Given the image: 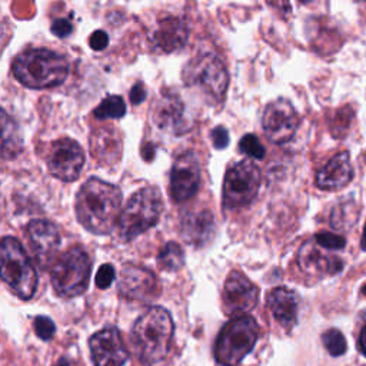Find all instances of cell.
I'll return each mask as SVG.
<instances>
[{
	"label": "cell",
	"mask_w": 366,
	"mask_h": 366,
	"mask_svg": "<svg viewBox=\"0 0 366 366\" xmlns=\"http://www.w3.org/2000/svg\"><path fill=\"white\" fill-rule=\"evenodd\" d=\"M146 99V89L142 83H137L130 90V102L133 104H140Z\"/></svg>",
	"instance_id": "e575fe53"
},
{
	"label": "cell",
	"mask_w": 366,
	"mask_h": 366,
	"mask_svg": "<svg viewBox=\"0 0 366 366\" xmlns=\"http://www.w3.org/2000/svg\"><path fill=\"white\" fill-rule=\"evenodd\" d=\"M46 162L54 177L61 182H74L81 173L84 153L76 140L63 137L53 143Z\"/></svg>",
	"instance_id": "7c38bea8"
},
{
	"label": "cell",
	"mask_w": 366,
	"mask_h": 366,
	"mask_svg": "<svg viewBox=\"0 0 366 366\" xmlns=\"http://www.w3.org/2000/svg\"><path fill=\"white\" fill-rule=\"evenodd\" d=\"M50 29H51L53 34H56V36L60 37V39H64V37H67V36L71 33L73 26H71V23H70L69 19L60 17V19H54V20H53Z\"/></svg>",
	"instance_id": "1f68e13d"
},
{
	"label": "cell",
	"mask_w": 366,
	"mask_h": 366,
	"mask_svg": "<svg viewBox=\"0 0 366 366\" xmlns=\"http://www.w3.org/2000/svg\"><path fill=\"white\" fill-rule=\"evenodd\" d=\"M0 273L3 282L20 299H30L37 287L36 270L20 242L6 236L0 246Z\"/></svg>",
	"instance_id": "5b68a950"
},
{
	"label": "cell",
	"mask_w": 366,
	"mask_h": 366,
	"mask_svg": "<svg viewBox=\"0 0 366 366\" xmlns=\"http://www.w3.org/2000/svg\"><path fill=\"white\" fill-rule=\"evenodd\" d=\"M122 192L117 186L92 177L86 180L76 194V216L80 224L94 233L107 234L119 223Z\"/></svg>",
	"instance_id": "6da1fadb"
},
{
	"label": "cell",
	"mask_w": 366,
	"mask_h": 366,
	"mask_svg": "<svg viewBox=\"0 0 366 366\" xmlns=\"http://www.w3.org/2000/svg\"><path fill=\"white\" fill-rule=\"evenodd\" d=\"M297 264L302 272L310 276L336 274L343 267V263L337 256L322 252L312 240L303 243L299 249Z\"/></svg>",
	"instance_id": "e0dca14e"
},
{
	"label": "cell",
	"mask_w": 366,
	"mask_h": 366,
	"mask_svg": "<svg viewBox=\"0 0 366 366\" xmlns=\"http://www.w3.org/2000/svg\"><path fill=\"white\" fill-rule=\"evenodd\" d=\"M360 247L363 250H366V224H365V229H363V234H362V240H360Z\"/></svg>",
	"instance_id": "8d00e7d4"
},
{
	"label": "cell",
	"mask_w": 366,
	"mask_h": 366,
	"mask_svg": "<svg viewBox=\"0 0 366 366\" xmlns=\"http://www.w3.org/2000/svg\"><path fill=\"white\" fill-rule=\"evenodd\" d=\"M315 242L327 250H340L346 244V240L343 236L335 234L330 232H319L315 236Z\"/></svg>",
	"instance_id": "f1b7e54d"
},
{
	"label": "cell",
	"mask_w": 366,
	"mask_h": 366,
	"mask_svg": "<svg viewBox=\"0 0 366 366\" xmlns=\"http://www.w3.org/2000/svg\"><path fill=\"white\" fill-rule=\"evenodd\" d=\"M200 184V163L194 150L180 153L172 164L170 170V196L176 203L192 199Z\"/></svg>",
	"instance_id": "8fae6325"
},
{
	"label": "cell",
	"mask_w": 366,
	"mask_h": 366,
	"mask_svg": "<svg viewBox=\"0 0 366 366\" xmlns=\"http://www.w3.org/2000/svg\"><path fill=\"white\" fill-rule=\"evenodd\" d=\"M156 290V277L154 274L136 264H126L122 269L119 280V292L127 299H150Z\"/></svg>",
	"instance_id": "ac0fdd59"
},
{
	"label": "cell",
	"mask_w": 366,
	"mask_h": 366,
	"mask_svg": "<svg viewBox=\"0 0 366 366\" xmlns=\"http://www.w3.org/2000/svg\"><path fill=\"white\" fill-rule=\"evenodd\" d=\"M353 177V166L347 152L335 154L317 173L316 186L322 190H339L347 186Z\"/></svg>",
	"instance_id": "d6986e66"
},
{
	"label": "cell",
	"mask_w": 366,
	"mask_h": 366,
	"mask_svg": "<svg viewBox=\"0 0 366 366\" xmlns=\"http://www.w3.org/2000/svg\"><path fill=\"white\" fill-rule=\"evenodd\" d=\"M180 227L187 243L203 246L214 234V219L207 209H192L182 216Z\"/></svg>",
	"instance_id": "ffe728a7"
},
{
	"label": "cell",
	"mask_w": 366,
	"mask_h": 366,
	"mask_svg": "<svg viewBox=\"0 0 366 366\" xmlns=\"http://www.w3.org/2000/svg\"><path fill=\"white\" fill-rule=\"evenodd\" d=\"M362 293H363V295H365V296H366V285H365V286H363V287H362Z\"/></svg>",
	"instance_id": "f35d334b"
},
{
	"label": "cell",
	"mask_w": 366,
	"mask_h": 366,
	"mask_svg": "<svg viewBox=\"0 0 366 366\" xmlns=\"http://www.w3.org/2000/svg\"><path fill=\"white\" fill-rule=\"evenodd\" d=\"M13 76L30 89L61 84L69 74L67 59L49 49H29L17 54L11 64Z\"/></svg>",
	"instance_id": "3957f363"
},
{
	"label": "cell",
	"mask_w": 366,
	"mask_h": 366,
	"mask_svg": "<svg viewBox=\"0 0 366 366\" xmlns=\"http://www.w3.org/2000/svg\"><path fill=\"white\" fill-rule=\"evenodd\" d=\"M183 74L187 84L200 87L213 102H219L224 97L229 84V73L223 61L214 53L203 51L192 59Z\"/></svg>",
	"instance_id": "ba28073f"
},
{
	"label": "cell",
	"mask_w": 366,
	"mask_h": 366,
	"mask_svg": "<svg viewBox=\"0 0 366 366\" xmlns=\"http://www.w3.org/2000/svg\"><path fill=\"white\" fill-rule=\"evenodd\" d=\"M259 336L256 320L247 315L237 316L227 322L220 330L216 345L214 357L223 366H236L253 349Z\"/></svg>",
	"instance_id": "52a82bcc"
},
{
	"label": "cell",
	"mask_w": 366,
	"mask_h": 366,
	"mask_svg": "<svg viewBox=\"0 0 366 366\" xmlns=\"http://www.w3.org/2000/svg\"><path fill=\"white\" fill-rule=\"evenodd\" d=\"M267 306L273 317L285 327L290 329L297 317V297L287 287H274L267 295Z\"/></svg>",
	"instance_id": "7402d4cb"
},
{
	"label": "cell",
	"mask_w": 366,
	"mask_h": 366,
	"mask_svg": "<svg viewBox=\"0 0 366 366\" xmlns=\"http://www.w3.org/2000/svg\"><path fill=\"white\" fill-rule=\"evenodd\" d=\"M89 254L79 246H73L60 253L50 266V279L54 292L61 297L81 295L90 277Z\"/></svg>",
	"instance_id": "8992f818"
},
{
	"label": "cell",
	"mask_w": 366,
	"mask_h": 366,
	"mask_svg": "<svg viewBox=\"0 0 366 366\" xmlns=\"http://www.w3.org/2000/svg\"><path fill=\"white\" fill-rule=\"evenodd\" d=\"M262 176L252 160H240L230 166L223 180V206L237 209L247 206L257 194Z\"/></svg>",
	"instance_id": "9c48e42d"
},
{
	"label": "cell",
	"mask_w": 366,
	"mask_h": 366,
	"mask_svg": "<svg viewBox=\"0 0 366 366\" xmlns=\"http://www.w3.org/2000/svg\"><path fill=\"white\" fill-rule=\"evenodd\" d=\"M222 296L227 315H242L256 306L259 289L243 273L232 272L224 282Z\"/></svg>",
	"instance_id": "4fadbf2b"
},
{
	"label": "cell",
	"mask_w": 366,
	"mask_h": 366,
	"mask_svg": "<svg viewBox=\"0 0 366 366\" xmlns=\"http://www.w3.org/2000/svg\"><path fill=\"white\" fill-rule=\"evenodd\" d=\"M114 280V269L112 264L106 263L99 267L97 274H96V285L99 289H107L112 282Z\"/></svg>",
	"instance_id": "4dcf8cb0"
},
{
	"label": "cell",
	"mask_w": 366,
	"mask_h": 366,
	"mask_svg": "<svg viewBox=\"0 0 366 366\" xmlns=\"http://www.w3.org/2000/svg\"><path fill=\"white\" fill-rule=\"evenodd\" d=\"M299 126V116L293 104L283 97L270 102L262 116V127L269 142L276 144L287 143Z\"/></svg>",
	"instance_id": "30bf717a"
},
{
	"label": "cell",
	"mask_w": 366,
	"mask_h": 366,
	"mask_svg": "<svg viewBox=\"0 0 366 366\" xmlns=\"http://www.w3.org/2000/svg\"><path fill=\"white\" fill-rule=\"evenodd\" d=\"M90 149L100 162L112 163L114 156L120 157V137L113 129H99L90 139Z\"/></svg>",
	"instance_id": "603a6c76"
},
{
	"label": "cell",
	"mask_w": 366,
	"mask_h": 366,
	"mask_svg": "<svg viewBox=\"0 0 366 366\" xmlns=\"http://www.w3.org/2000/svg\"><path fill=\"white\" fill-rule=\"evenodd\" d=\"M89 345L94 366H123L129 357L120 332L116 327H104L96 332Z\"/></svg>",
	"instance_id": "5bb4252c"
},
{
	"label": "cell",
	"mask_w": 366,
	"mask_h": 366,
	"mask_svg": "<svg viewBox=\"0 0 366 366\" xmlns=\"http://www.w3.org/2000/svg\"><path fill=\"white\" fill-rule=\"evenodd\" d=\"M27 237L31 249L40 257H49L60 243V234L57 227L43 219L31 220L27 224Z\"/></svg>",
	"instance_id": "44dd1931"
},
{
	"label": "cell",
	"mask_w": 366,
	"mask_h": 366,
	"mask_svg": "<svg viewBox=\"0 0 366 366\" xmlns=\"http://www.w3.org/2000/svg\"><path fill=\"white\" fill-rule=\"evenodd\" d=\"M210 137H212V142H213V146L216 149H224L229 143V133L226 130V127L223 126H217L212 130L210 133Z\"/></svg>",
	"instance_id": "d6a6232c"
},
{
	"label": "cell",
	"mask_w": 366,
	"mask_h": 366,
	"mask_svg": "<svg viewBox=\"0 0 366 366\" xmlns=\"http://www.w3.org/2000/svg\"><path fill=\"white\" fill-rule=\"evenodd\" d=\"M239 150L253 159L262 160L264 157L266 149L263 147V144L260 143V140L257 139V136L254 134H244L240 142H239Z\"/></svg>",
	"instance_id": "83f0119b"
},
{
	"label": "cell",
	"mask_w": 366,
	"mask_h": 366,
	"mask_svg": "<svg viewBox=\"0 0 366 366\" xmlns=\"http://www.w3.org/2000/svg\"><path fill=\"white\" fill-rule=\"evenodd\" d=\"M126 114V103L122 96H107L100 102V104L94 109L93 116L99 120L106 119H120Z\"/></svg>",
	"instance_id": "484cf974"
},
{
	"label": "cell",
	"mask_w": 366,
	"mask_h": 366,
	"mask_svg": "<svg viewBox=\"0 0 366 366\" xmlns=\"http://www.w3.org/2000/svg\"><path fill=\"white\" fill-rule=\"evenodd\" d=\"M322 342H323V346L326 347V350L329 352V355H332V356H342L347 349L346 339L342 335V332L337 329L326 330L322 335Z\"/></svg>",
	"instance_id": "4316f807"
},
{
	"label": "cell",
	"mask_w": 366,
	"mask_h": 366,
	"mask_svg": "<svg viewBox=\"0 0 366 366\" xmlns=\"http://www.w3.org/2000/svg\"><path fill=\"white\" fill-rule=\"evenodd\" d=\"M359 349L366 356V326H363L359 335Z\"/></svg>",
	"instance_id": "d590c367"
},
{
	"label": "cell",
	"mask_w": 366,
	"mask_h": 366,
	"mask_svg": "<svg viewBox=\"0 0 366 366\" xmlns=\"http://www.w3.org/2000/svg\"><path fill=\"white\" fill-rule=\"evenodd\" d=\"M89 44L93 50L96 51H100V50H104L109 44V36L106 31L103 30H96L92 36H90V40H89Z\"/></svg>",
	"instance_id": "836d02e7"
},
{
	"label": "cell",
	"mask_w": 366,
	"mask_h": 366,
	"mask_svg": "<svg viewBox=\"0 0 366 366\" xmlns=\"http://www.w3.org/2000/svg\"><path fill=\"white\" fill-rule=\"evenodd\" d=\"M1 154L3 159L16 157L23 149V139L20 136L19 127L13 119L7 116L4 110H1Z\"/></svg>",
	"instance_id": "cb8c5ba5"
},
{
	"label": "cell",
	"mask_w": 366,
	"mask_h": 366,
	"mask_svg": "<svg viewBox=\"0 0 366 366\" xmlns=\"http://www.w3.org/2000/svg\"><path fill=\"white\" fill-rule=\"evenodd\" d=\"M163 212V199L157 187L146 186L134 192L119 217V237L130 242L153 227Z\"/></svg>",
	"instance_id": "277c9868"
},
{
	"label": "cell",
	"mask_w": 366,
	"mask_h": 366,
	"mask_svg": "<svg viewBox=\"0 0 366 366\" xmlns=\"http://www.w3.org/2000/svg\"><path fill=\"white\" fill-rule=\"evenodd\" d=\"M56 366H71V363H70V360H67V359H60Z\"/></svg>",
	"instance_id": "74e56055"
},
{
	"label": "cell",
	"mask_w": 366,
	"mask_h": 366,
	"mask_svg": "<svg viewBox=\"0 0 366 366\" xmlns=\"http://www.w3.org/2000/svg\"><path fill=\"white\" fill-rule=\"evenodd\" d=\"M157 263L163 270H167V272L179 270L184 263V254L182 247L174 242L166 243L157 254Z\"/></svg>",
	"instance_id": "d4e9b609"
},
{
	"label": "cell",
	"mask_w": 366,
	"mask_h": 366,
	"mask_svg": "<svg viewBox=\"0 0 366 366\" xmlns=\"http://www.w3.org/2000/svg\"><path fill=\"white\" fill-rule=\"evenodd\" d=\"M187 26L183 19L176 16H166L157 20V24L150 33V43L153 49L170 53L182 49L187 41Z\"/></svg>",
	"instance_id": "2e32d148"
},
{
	"label": "cell",
	"mask_w": 366,
	"mask_h": 366,
	"mask_svg": "<svg viewBox=\"0 0 366 366\" xmlns=\"http://www.w3.org/2000/svg\"><path fill=\"white\" fill-rule=\"evenodd\" d=\"M33 327L36 335L41 339V340H50L56 332V326L53 323V320L47 316H37L34 317L33 322Z\"/></svg>",
	"instance_id": "f546056e"
},
{
	"label": "cell",
	"mask_w": 366,
	"mask_h": 366,
	"mask_svg": "<svg viewBox=\"0 0 366 366\" xmlns=\"http://www.w3.org/2000/svg\"><path fill=\"white\" fill-rule=\"evenodd\" d=\"M153 120L157 127L170 133H186L184 104L174 92H163L153 109Z\"/></svg>",
	"instance_id": "9a60e30c"
},
{
	"label": "cell",
	"mask_w": 366,
	"mask_h": 366,
	"mask_svg": "<svg viewBox=\"0 0 366 366\" xmlns=\"http://www.w3.org/2000/svg\"><path fill=\"white\" fill-rule=\"evenodd\" d=\"M363 1H366V0H363Z\"/></svg>",
	"instance_id": "ab89813d"
},
{
	"label": "cell",
	"mask_w": 366,
	"mask_h": 366,
	"mask_svg": "<svg viewBox=\"0 0 366 366\" xmlns=\"http://www.w3.org/2000/svg\"><path fill=\"white\" fill-rule=\"evenodd\" d=\"M173 330V320L166 309L157 306L147 309L132 330V343L139 360L144 365L163 360L170 349Z\"/></svg>",
	"instance_id": "7a4b0ae2"
}]
</instances>
